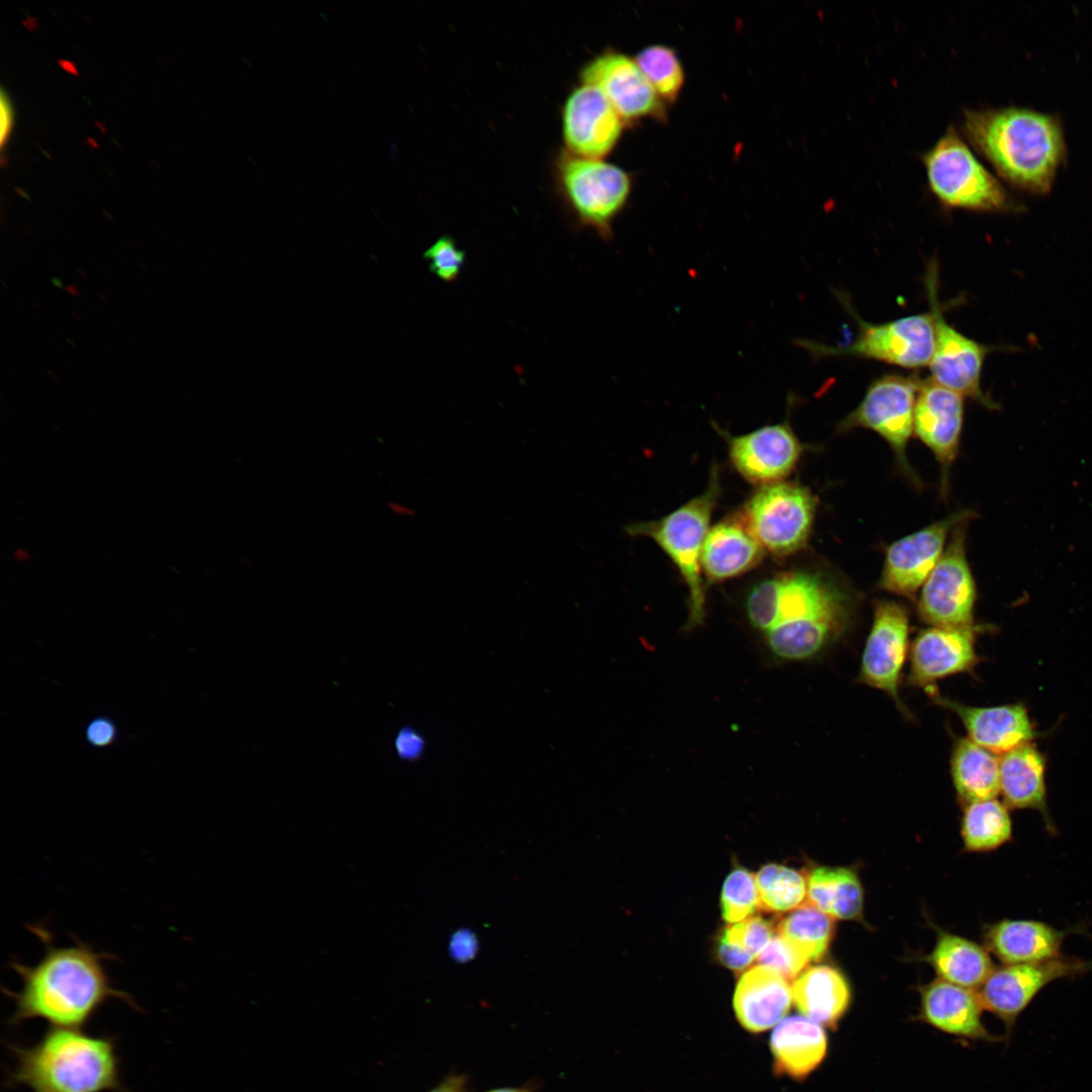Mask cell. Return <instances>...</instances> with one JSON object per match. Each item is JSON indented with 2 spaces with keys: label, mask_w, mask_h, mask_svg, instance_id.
Returning <instances> with one entry per match:
<instances>
[{
  "label": "cell",
  "mask_w": 1092,
  "mask_h": 1092,
  "mask_svg": "<svg viewBox=\"0 0 1092 1092\" xmlns=\"http://www.w3.org/2000/svg\"><path fill=\"white\" fill-rule=\"evenodd\" d=\"M29 929L44 950L33 965L17 959L10 962L21 985L17 991L2 989L13 1004L9 1026L41 1019L51 1027H82L112 999L140 1009L130 994L113 985L104 964L113 959L112 954L98 952L77 938L71 945H56L42 924L30 925Z\"/></svg>",
  "instance_id": "cell-1"
},
{
  "label": "cell",
  "mask_w": 1092,
  "mask_h": 1092,
  "mask_svg": "<svg viewBox=\"0 0 1092 1092\" xmlns=\"http://www.w3.org/2000/svg\"><path fill=\"white\" fill-rule=\"evenodd\" d=\"M751 625L765 632L769 650L789 661L815 657L847 630L849 599L817 573L791 571L756 583L746 598Z\"/></svg>",
  "instance_id": "cell-2"
},
{
  "label": "cell",
  "mask_w": 1092,
  "mask_h": 1092,
  "mask_svg": "<svg viewBox=\"0 0 1092 1092\" xmlns=\"http://www.w3.org/2000/svg\"><path fill=\"white\" fill-rule=\"evenodd\" d=\"M963 127L1007 183L1031 194L1051 191L1067 153L1057 115L1016 106L970 109Z\"/></svg>",
  "instance_id": "cell-3"
},
{
  "label": "cell",
  "mask_w": 1092,
  "mask_h": 1092,
  "mask_svg": "<svg viewBox=\"0 0 1092 1092\" xmlns=\"http://www.w3.org/2000/svg\"><path fill=\"white\" fill-rule=\"evenodd\" d=\"M13 1065L8 1088L31 1092H126L113 1035L91 1034L77 1028L47 1029L31 1044L8 1043Z\"/></svg>",
  "instance_id": "cell-4"
},
{
  "label": "cell",
  "mask_w": 1092,
  "mask_h": 1092,
  "mask_svg": "<svg viewBox=\"0 0 1092 1092\" xmlns=\"http://www.w3.org/2000/svg\"><path fill=\"white\" fill-rule=\"evenodd\" d=\"M554 190L579 231L603 241L614 237V222L629 203L633 179L621 167L560 149L552 160Z\"/></svg>",
  "instance_id": "cell-5"
},
{
  "label": "cell",
  "mask_w": 1092,
  "mask_h": 1092,
  "mask_svg": "<svg viewBox=\"0 0 1092 1092\" xmlns=\"http://www.w3.org/2000/svg\"><path fill=\"white\" fill-rule=\"evenodd\" d=\"M719 494V475L713 468L709 484L700 495L660 519L628 527L630 535L653 540L677 568L689 590L687 628L702 624L706 614L702 553Z\"/></svg>",
  "instance_id": "cell-6"
},
{
  "label": "cell",
  "mask_w": 1092,
  "mask_h": 1092,
  "mask_svg": "<svg viewBox=\"0 0 1092 1092\" xmlns=\"http://www.w3.org/2000/svg\"><path fill=\"white\" fill-rule=\"evenodd\" d=\"M929 187L945 206L1010 211L1015 201L952 128L923 158Z\"/></svg>",
  "instance_id": "cell-7"
},
{
  "label": "cell",
  "mask_w": 1092,
  "mask_h": 1092,
  "mask_svg": "<svg viewBox=\"0 0 1092 1092\" xmlns=\"http://www.w3.org/2000/svg\"><path fill=\"white\" fill-rule=\"evenodd\" d=\"M816 509L817 498L810 489L779 481L755 491L741 517L764 551L783 557L806 546Z\"/></svg>",
  "instance_id": "cell-8"
},
{
  "label": "cell",
  "mask_w": 1092,
  "mask_h": 1092,
  "mask_svg": "<svg viewBox=\"0 0 1092 1092\" xmlns=\"http://www.w3.org/2000/svg\"><path fill=\"white\" fill-rule=\"evenodd\" d=\"M852 315L858 324V333L850 344L831 347L807 340H799L797 344L816 358L855 356L911 369L929 364L935 343L931 309L878 325L863 322L853 311Z\"/></svg>",
  "instance_id": "cell-9"
},
{
  "label": "cell",
  "mask_w": 1092,
  "mask_h": 1092,
  "mask_svg": "<svg viewBox=\"0 0 1092 1092\" xmlns=\"http://www.w3.org/2000/svg\"><path fill=\"white\" fill-rule=\"evenodd\" d=\"M921 380L914 375L885 374L868 387L859 404L841 420L839 432L855 428L879 434L892 448L900 469L918 481L906 457L913 434L914 408Z\"/></svg>",
  "instance_id": "cell-10"
},
{
  "label": "cell",
  "mask_w": 1092,
  "mask_h": 1092,
  "mask_svg": "<svg viewBox=\"0 0 1092 1092\" xmlns=\"http://www.w3.org/2000/svg\"><path fill=\"white\" fill-rule=\"evenodd\" d=\"M951 530L938 562L923 583L917 603L921 620L931 626L974 625L975 581L966 556L967 520Z\"/></svg>",
  "instance_id": "cell-11"
},
{
  "label": "cell",
  "mask_w": 1092,
  "mask_h": 1092,
  "mask_svg": "<svg viewBox=\"0 0 1092 1092\" xmlns=\"http://www.w3.org/2000/svg\"><path fill=\"white\" fill-rule=\"evenodd\" d=\"M936 275V266H930L926 286L935 323L934 349L928 364L931 379L987 408H996L981 387L984 360L993 348L966 337L944 320L937 300Z\"/></svg>",
  "instance_id": "cell-12"
},
{
  "label": "cell",
  "mask_w": 1092,
  "mask_h": 1092,
  "mask_svg": "<svg viewBox=\"0 0 1092 1092\" xmlns=\"http://www.w3.org/2000/svg\"><path fill=\"white\" fill-rule=\"evenodd\" d=\"M1091 962L1059 957L1053 960L994 968L977 991L984 1010L1011 1031L1017 1018L1050 983L1090 970Z\"/></svg>",
  "instance_id": "cell-13"
},
{
  "label": "cell",
  "mask_w": 1092,
  "mask_h": 1092,
  "mask_svg": "<svg viewBox=\"0 0 1092 1092\" xmlns=\"http://www.w3.org/2000/svg\"><path fill=\"white\" fill-rule=\"evenodd\" d=\"M578 77L599 89L628 126L642 118L666 119L664 102L634 58L606 49L582 65Z\"/></svg>",
  "instance_id": "cell-14"
},
{
  "label": "cell",
  "mask_w": 1092,
  "mask_h": 1092,
  "mask_svg": "<svg viewBox=\"0 0 1092 1092\" xmlns=\"http://www.w3.org/2000/svg\"><path fill=\"white\" fill-rule=\"evenodd\" d=\"M909 617L904 607L893 601H877L874 618L861 654L858 681L885 692L905 715L899 689L909 649Z\"/></svg>",
  "instance_id": "cell-15"
},
{
  "label": "cell",
  "mask_w": 1092,
  "mask_h": 1092,
  "mask_svg": "<svg viewBox=\"0 0 1092 1092\" xmlns=\"http://www.w3.org/2000/svg\"><path fill=\"white\" fill-rule=\"evenodd\" d=\"M626 126L606 96L587 84L574 86L561 108L564 150L578 157L600 160L607 157L617 147Z\"/></svg>",
  "instance_id": "cell-16"
},
{
  "label": "cell",
  "mask_w": 1092,
  "mask_h": 1092,
  "mask_svg": "<svg viewBox=\"0 0 1092 1092\" xmlns=\"http://www.w3.org/2000/svg\"><path fill=\"white\" fill-rule=\"evenodd\" d=\"M968 517L967 512L952 514L891 544L880 587L912 600L941 557L948 533Z\"/></svg>",
  "instance_id": "cell-17"
},
{
  "label": "cell",
  "mask_w": 1092,
  "mask_h": 1092,
  "mask_svg": "<svg viewBox=\"0 0 1092 1092\" xmlns=\"http://www.w3.org/2000/svg\"><path fill=\"white\" fill-rule=\"evenodd\" d=\"M976 632L974 625L921 630L910 647L908 684L932 697L938 693L937 680L972 671L978 663Z\"/></svg>",
  "instance_id": "cell-18"
},
{
  "label": "cell",
  "mask_w": 1092,
  "mask_h": 1092,
  "mask_svg": "<svg viewBox=\"0 0 1092 1092\" xmlns=\"http://www.w3.org/2000/svg\"><path fill=\"white\" fill-rule=\"evenodd\" d=\"M727 437L736 470L746 480L761 486L783 481L797 465L804 449L788 421Z\"/></svg>",
  "instance_id": "cell-19"
},
{
  "label": "cell",
  "mask_w": 1092,
  "mask_h": 1092,
  "mask_svg": "<svg viewBox=\"0 0 1092 1092\" xmlns=\"http://www.w3.org/2000/svg\"><path fill=\"white\" fill-rule=\"evenodd\" d=\"M964 423V396L933 379L921 381L914 408L913 433L926 445L941 470L942 492L957 458Z\"/></svg>",
  "instance_id": "cell-20"
},
{
  "label": "cell",
  "mask_w": 1092,
  "mask_h": 1092,
  "mask_svg": "<svg viewBox=\"0 0 1092 1092\" xmlns=\"http://www.w3.org/2000/svg\"><path fill=\"white\" fill-rule=\"evenodd\" d=\"M937 705L956 713L968 738L995 754H1004L1028 743L1034 735L1024 706L971 707L946 699L939 693L930 697Z\"/></svg>",
  "instance_id": "cell-21"
},
{
  "label": "cell",
  "mask_w": 1092,
  "mask_h": 1092,
  "mask_svg": "<svg viewBox=\"0 0 1092 1092\" xmlns=\"http://www.w3.org/2000/svg\"><path fill=\"white\" fill-rule=\"evenodd\" d=\"M984 1008L974 989L936 979L922 988L921 1015L946 1033L976 1040H993L982 1021Z\"/></svg>",
  "instance_id": "cell-22"
},
{
  "label": "cell",
  "mask_w": 1092,
  "mask_h": 1092,
  "mask_svg": "<svg viewBox=\"0 0 1092 1092\" xmlns=\"http://www.w3.org/2000/svg\"><path fill=\"white\" fill-rule=\"evenodd\" d=\"M793 1002L788 980L765 966L745 972L737 983L733 1005L746 1029L760 1032L778 1023Z\"/></svg>",
  "instance_id": "cell-23"
},
{
  "label": "cell",
  "mask_w": 1092,
  "mask_h": 1092,
  "mask_svg": "<svg viewBox=\"0 0 1092 1092\" xmlns=\"http://www.w3.org/2000/svg\"><path fill=\"white\" fill-rule=\"evenodd\" d=\"M1066 934L1040 921L1003 919L986 928L984 941L1004 965L1037 963L1061 957Z\"/></svg>",
  "instance_id": "cell-24"
},
{
  "label": "cell",
  "mask_w": 1092,
  "mask_h": 1092,
  "mask_svg": "<svg viewBox=\"0 0 1092 1092\" xmlns=\"http://www.w3.org/2000/svg\"><path fill=\"white\" fill-rule=\"evenodd\" d=\"M763 555L764 549L738 515L710 528L702 553V571L711 582L723 581L752 569Z\"/></svg>",
  "instance_id": "cell-25"
},
{
  "label": "cell",
  "mask_w": 1092,
  "mask_h": 1092,
  "mask_svg": "<svg viewBox=\"0 0 1092 1092\" xmlns=\"http://www.w3.org/2000/svg\"><path fill=\"white\" fill-rule=\"evenodd\" d=\"M769 1043L776 1072L799 1081L822 1063L828 1045L823 1026L803 1015L780 1021Z\"/></svg>",
  "instance_id": "cell-26"
},
{
  "label": "cell",
  "mask_w": 1092,
  "mask_h": 1092,
  "mask_svg": "<svg viewBox=\"0 0 1092 1092\" xmlns=\"http://www.w3.org/2000/svg\"><path fill=\"white\" fill-rule=\"evenodd\" d=\"M793 1002L801 1014L833 1027L847 1011L851 992L844 975L830 965L806 968L793 982Z\"/></svg>",
  "instance_id": "cell-27"
},
{
  "label": "cell",
  "mask_w": 1092,
  "mask_h": 1092,
  "mask_svg": "<svg viewBox=\"0 0 1092 1092\" xmlns=\"http://www.w3.org/2000/svg\"><path fill=\"white\" fill-rule=\"evenodd\" d=\"M999 768L1004 804L1012 809L1038 810L1048 820L1042 754L1028 742L1002 754Z\"/></svg>",
  "instance_id": "cell-28"
},
{
  "label": "cell",
  "mask_w": 1092,
  "mask_h": 1092,
  "mask_svg": "<svg viewBox=\"0 0 1092 1092\" xmlns=\"http://www.w3.org/2000/svg\"><path fill=\"white\" fill-rule=\"evenodd\" d=\"M1000 757L970 738L958 737L950 755V775L960 802L995 799L1000 793Z\"/></svg>",
  "instance_id": "cell-29"
},
{
  "label": "cell",
  "mask_w": 1092,
  "mask_h": 1092,
  "mask_svg": "<svg viewBox=\"0 0 1092 1092\" xmlns=\"http://www.w3.org/2000/svg\"><path fill=\"white\" fill-rule=\"evenodd\" d=\"M808 903L835 920L862 914L863 890L857 874L845 867L819 866L807 876Z\"/></svg>",
  "instance_id": "cell-30"
},
{
  "label": "cell",
  "mask_w": 1092,
  "mask_h": 1092,
  "mask_svg": "<svg viewBox=\"0 0 1092 1092\" xmlns=\"http://www.w3.org/2000/svg\"><path fill=\"white\" fill-rule=\"evenodd\" d=\"M928 962L942 979L951 984L979 988L994 970L989 952L965 937L939 932Z\"/></svg>",
  "instance_id": "cell-31"
},
{
  "label": "cell",
  "mask_w": 1092,
  "mask_h": 1092,
  "mask_svg": "<svg viewBox=\"0 0 1092 1092\" xmlns=\"http://www.w3.org/2000/svg\"><path fill=\"white\" fill-rule=\"evenodd\" d=\"M961 833L969 851L986 852L999 848L1012 838L1008 807L996 799L965 805Z\"/></svg>",
  "instance_id": "cell-32"
},
{
  "label": "cell",
  "mask_w": 1092,
  "mask_h": 1092,
  "mask_svg": "<svg viewBox=\"0 0 1092 1092\" xmlns=\"http://www.w3.org/2000/svg\"><path fill=\"white\" fill-rule=\"evenodd\" d=\"M776 932L809 961L824 957L834 937L835 919L810 903L788 912L776 923Z\"/></svg>",
  "instance_id": "cell-33"
},
{
  "label": "cell",
  "mask_w": 1092,
  "mask_h": 1092,
  "mask_svg": "<svg viewBox=\"0 0 1092 1092\" xmlns=\"http://www.w3.org/2000/svg\"><path fill=\"white\" fill-rule=\"evenodd\" d=\"M759 909L790 912L801 906L807 896V879L801 872L787 866L769 863L755 876Z\"/></svg>",
  "instance_id": "cell-34"
},
{
  "label": "cell",
  "mask_w": 1092,
  "mask_h": 1092,
  "mask_svg": "<svg viewBox=\"0 0 1092 1092\" xmlns=\"http://www.w3.org/2000/svg\"><path fill=\"white\" fill-rule=\"evenodd\" d=\"M634 59L661 100L674 102L685 84V71L675 51L665 44H651Z\"/></svg>",
  "instance_id": "cell-35"
},
{
  "label": "cell",
  "mask_w": 1092,
  "mask_h": 1092,
  "mask_svg": "<svg viewBox=\"0 0 1092 1092\" xmlns=\"http://www.w3.org/2000/svg\"><path fill=\"white\" fill-rule=\"evenodd\" d=\"M759 908L755 877L747 870L737 867L726 878L721 894V911L728 923H737L750 917Z\"/></svg>",
  "instance_id": "cell-36"
},
{
  "label": "cell",
  "mask_w": 1092,
  "mask_h": 1092,
  "mask_svg": "<svg viewBox=\"0 0 1092 1092\" xmlns=\"http://www.w3.org/2000/svg\"><path fill=\"white\" fill-rule=\"evenodd\" d=\"M756 959L759 965L770 968L788 981L795 980L810 964L801 951L777 932Z\"/></svg>",
  "instance_id": "cell-37"
},
{
  "label": "cell",
  "mask_w": 1092,
  "mask_h": 1092,
  "mask_svg": "<svg viewBox=\"0 0 1092 1092\" xmlns=\"http://www.w3.org/2000/svg\"><path fill=\"white\" fill-rule=\"evenodd\" d=\"M431 271L444 282L455 281L460 275L466 254L449 236L439 238L425 253Z\"/></svg>",
  "instance_id": "cell-38"
},
{
  "label": "cell",
  "mask_w": 1092,
  "mask_h": 1092,
  "mask_svg": "<svg viewBox=\"0 0 1092 1092\" xmlns=\"http://www.w3.org/2000/svg\"><path fill=\"white\" fill-rule=\"evenodd\" d=\"M776 934V923L760 916H750L745 920L727 926L721 935L745 948L757 957Z\"/></svg>",
  "instance_id": "cell-39"
},
{
  "label": "cell",
  "mask_w": 1092,
  "mask_h": 1092,
  "mask_svg": "<svg viewBox=\"0 0 1092 1092\" xmlns=\"http://www.w3.org/2000/svg\"><path fill=\"white\" fill-rule=\"evenodd\" d=\"M393 744L397 757L410 762L419 760L426 748L424 736L411 726H404L398 730Z\"/></svg>",
  "instance_id": "cell-40"
},
{
  "label": "cell",
  "mask_w": 1092,
  "mask_h": 1092,
  "mask_svg": "<svg viewBox=\"0 0 1092 1092\" xmlns=\"http://www.w3.org/2000/svg\"><path fill=\"white\" fill-rule=\"evenodd\" d=\"M720 962L733 971H742L752 963L754 957L741 945L720 936L718 944Z\"/></svg>",
  "instance_id": "cell-41"
},
{
  "label": "cell",
  "mask_w": 1092,
  "mask_h": 1092,
  "mask_svg": "<svg viewBox=\"0 0 1092 1092\" xmlns=\"http://www.w3.org/2000/svg\"><path fill=\"white\" fill-rule=\"evenodd\" d=\"M117 736L114 722L107 717H97L91 720L85 731L87 742L97 748L111 745Z\"/></svg>",
  "instance_id": "cell-42"
},
{
  "label": "cell",
  "mask_w": 1092,
  "mask_h": 1092,
  "mask_svg": "<svg viewBox=\"0 0 1092 1092\" xmlns=\"http://www.w3.org/2000/svg\"><path fill=\"white\" fill-rule=\"evenodd\" d=\"M0 100H1L0 101V104H1L0 105V110H1V116H0V121H1L0 122V129H1L0 130V141H1V147L3 148L6 141L9 138L10 131L12 129L13 110H12L10 100H9L8 96L5 94L4 90L1 91Z\"/></svg>",
  "instance_id": "cell-43"
},
{
  "label": "cell",
  "mask_w": 1092,
  "mask_h": 1092,
  "mask_svg": "<svg viewBox=\"0 0 1092 1092\" xmlns=\"http://www.w3.org/2000/svg\"><path fill=\"white\" fill-rule=\"evenodd\" d=\"M428 1092H467V1079L462 1075H450Z\"/></svg>",
  "instance_id": "cell-44"
},
{
  "label": "cell",
  "mask_w": 1092,
  "mask_h": 1092,
  "mask_svg": "<svg viewBox=\"0 0 1092 1092\" xmlns=\"http://www.w3.org/2000/svg\"><path fill=\"white\" fill-rule=\"evenodd\" d=\"M474 948V939L470 938L468 933L461 932L458 936L453 938V954L461 960L469 958Z\"/></svg>",
  "instance_id": "cell-45"
},
{
  "label": "cell",
  "mask_w": 1092,
  "mask_h": 1092,
  "mask_svg": "<svg viewBox=\"0 0 1092 1092\" xmlns=\"http://www.w3.org/2000/svg\"><path fill=\"white\" fill-rule=\"evenodd\" d=\"M486 1092H531V1091L526 1087H498V1088L490 1089V1090H488Z\"/></svg>",
  "instance_id": "cell-46"
},
{
  "label": "cell",
  "mask_w": 1092,
  "mask_h": 1092,
  "mask_svg": "<svg viewBox=\"0 0 1092 1092\" xmlns=\"http://www.w3.org/2000/svg\"><path fill=\"white\" fill-rule=\"evenodd\" d=\"M388 507H389V510H390L391 512H393V513H395V514H398V515H403V514H404V515H406V514L411 513V511H410V510H407V509H406L405 507H403V506H400V505H399V504H397V503H389V504H388Z\"/></svg>",
  "instance_id": "cell-47"
},
{
  "label": "cell",
  "mask_w": 1092,
  "mask_h": 1092,
  "mask_svg": "<svg viewBox=\"0 0 1092 1092\" xmlns=\"http://www.w3.org/2000/svg\"><path fill=\"white\" fill-rule=\"evenodd\" d=\"M65 289L69 294H71L73 296H80L81 295V291H80L79 287L76 284H73V283L68 284V285L65 286Z\"/></svg>",
  "instance_id": "cell-48"
},
{
  "label": "cell",
  "mask_w": 1092,
  "mask_h": 1092,
  "mask_svg": "<svg viewBox=\"0 0 1092 1092\" xmlns=\"http://www.w3.org/2000/svg\"><path fill=\"white\" fill-rule=\"evenodd\" d=\"M47 373L52 379L60 380V376H59V374L57 372H55L53 370H48Z\"/></svg>",
  "instance_id": "cell-49"
},
{
  "label": "cell",
  "mask_w": 1092,
  "mask_h": 1092,
  "mask_svg": "<svg viewBox=\"0 0 1092 1092\" xmlns=\"http://www.w3.org/2000/svg\"><path fill=\"white\" fill-rule=\"evenodd\" d=\"M75 271H76V272H77V273H78V274H79V275H80V276H81L82 278H84V279H87V278H88V275L86 274V272H85V271H84V270H83L82 268H80V267H76V268H75Z\"/></svg>",
  "instance_id": "cell-50"
},
{
  "label": "cell",
  "mask_w": 1092,
  "mask_h": 1092,
  "mask_svg": "<svg viewBox=\"0 0 1092 1092\" xmlns=\"http://www.w3.org/2000/svg\"><path fill=\"white\" fill-rule=\"evenodd\" d=\"M52 283H53V284H54L55 286L59 287V288H62V287H63V282H62V280H61V279H59V278H54V279H52Z\"/></svg>",
  "instance_id": "cell-51"
},
{
  "label": "cell",
  "mask_w": 1092,
  "mask_h": 1092,
  "mask_svg": "<svg viewBox=\"0 0 1092 1092\" xmlns=\"http://www.w3.org/2000/svg\"><path fill=\"white\" fill-rule=\"evenodd\" d=\"M71 314H72V315H73V317H74L75 320H77L78 322H81V323L83 322V317H82V316H81V314H80L79 312H77L76 310H73V311H71Z\"/></svg>",
  "instance_id": "cell-52"
},
{
  "label": "cell",
  "mask_w": 1092,
  "mask_h": 1092,
  "mask_svg": "<svg viewBox=\"0 0 1092 1092\" xmlns=\"http://www.w3.org/2000/svg\"><path fill=\"white\" fill-rule=\"evenodd\" d=\"M99 297H100V298H101V299H102V300H103L104 302H106L107 304L109 303L108 297H107L106 295H104L103 293H99Z\"/></svg>",
  "instance_id": "cell-53"
},
{
  "label": "cell",
  "mask_w": 1092,
  "mask_h": 1092,
  "mask_svg": "<svg viewBox=\"0 0 1092 1092\" xmlns=\"http://www.w3.org/2000/svg\"><path fill=\"white\" fill-rule=\"evenodd\" d=\"M31 304L34 305L36 309H40V306L37 305L34 301H32Z\"/></svg>",
  "instance_id": "cell-54"
},
{
  "label": "cell",
  "mask_w": 1092,
  "mask_h": 1092,
  "mask_svg": "<svg viewBox=\"0 0 1092 1092\" xmlns=\"http://www.w3.org/2000/svg\"><path fill=\"white\" fill-rule=\"evenodd\" d=\"M101 269H102V271H103L104 273H106V274H107L108 276H110V273H109V272H108V271H107L106 269H104L103 267H102Z\"/></svg>",
  "instance_id": "cell-55"
}]
</instances>
